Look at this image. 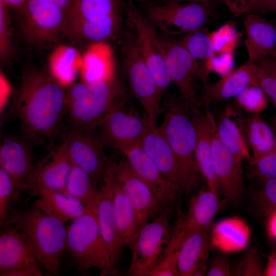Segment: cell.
<instances>
[{
  "instance_id": "41",
  "label": "cell",
  "mask_w": 276,
  "mask_h": 276,
  "mask_svg": "<svg viewBox=\"0 0 276 276\" xmlns=\"http://www.w3.org/2000/svg\"><path fill=\"white\" fill-rule=\"evenodd\" d=\"M259 181L261 186L256 194L257 203L269 216L276 212V178Z\"/></svg>"
},
{
  "instance_id": "10",
  "label": "cell",
  "mask_w": 276,
  "mask_h": 276,
  "mask_svg": "<svg viewBox=\"0 0 276 276\" xmlns=\"http://www.w3.org/2000/svg\"><path fill=\"white\" fill-rule=\"evenodd\" d=\"M210 8L195 3H162L149 6L146 16L167 35H176L202 30Z\"/></svg>"
},
{
  "instance_id": "12",
  "label": "cell",
  "mask_w": 276,
  "mask_h": 276,
  "mask_svg": "<svg viewBox=\"0 0 276 276\" xmlns=\"http://www.w3.org/2000/svg\"><path fill=\"white\" fill-rule=\"evenodd\" d=\"M128 15L133 25L136 44L153 76L162 100L171 81L168 74L160 38L155 27L132 4L128 7Z\"/></svg>"
},
{
  "instance_id": "38",
  "label": "cell",
  "mask_w": 276,
  "mask_h": 276,
  "mask_svg": "<svg viewBox=\"0 0 276 276\" xmlns=\"http://www.w3.org/2000/svg\"><path fill=\"white\" fill-rule=\"evenodd\" d=\"M236 105L249 114H260L268 108V98L259 86L249 85L235 98Z\"/></svg>"
},
{
  "instance_id": "50",
  "label": "cell",
  "mask_w": 276,
  "mask_h": 276,
  "mask_svg": "<svg viewBox=\"0 0 276 276\" xmlns=\"http://www.w3.org/2000/svg\"><path fill=\"white\" fill-rule=\"evenodd\" d=\"M264 275L276 276V253L269 257L267 266L264 271Z\"/></svg>"
},
{
  "instance_id": "6",
  "label": "cell",
  "mask_w": 276,
  "mask_h": 276,
  "mask_svg": "<svg viewBox=\"0 0 276 276\" xmlns=\"http://www.w3.org/2000/svg\"><path fill=\"white\" fill-rule=\"evenodd\" d=\"M121 28L117 0H74L66 33L75 40L93 43L113 38Z\"/></svg>"
},
{
  "instance_id": "33",
  "label": "cell",
  "mask_w": 276,
  "mask_h": 276,
  "mask_svg": "<svg viewBox=\"0 0 276 276\" xmlns=\"http://www.w3.org/2000/svg\"><path fill=\"white\" fill-rule=\"evenodd\" d=\"M81 63L82 56L76 48L68 45L60 46L50 56V75L66 88L75 82Z\"/></svg>"
},
{
  "instance_id": "57",
  "label": "cell",
  "mask_w": 276,
  "mask_h": 276,
  "mask_svg": "<svg viewBox=\"0 0 276 276\" xmlns=\"http://www.w3.org/2000/svg\"><path fill=\"white\" fill-rule=\"evenodd\" d=\"M274 59H275L276 60V58H274Z\"/></svg>"
},
{
  "instance_id": "2",
  "label": "cell",
  "mask_w": 276,
  "mask_h": 276,
  "mask_svg": "<svg viewBox=\"0 0 276 276\" xmlns=\"http://www.w3.org/2000/svg\"><path fill=\"white\" fill-rule=\"evenodd\" d=\"M10 223L21 233L42 268L58 275L66 247L64 223L34 207L11 209L6 225Z\"/></svg>"
},
{
  "instance_id": "31",
  "label": "cell",
  "mask_w": 276,
  "mask_h": 276,
  "mask_svg": "<svg viewBox=\"0 0 276 276\" xmlns=\"http://www.w3.org/2000/svg\"><path fill=\"white\" fill-rule=\"evenodd\" d=\"M113 205L119 235L126 246L131 250L140 226L134 208L117 179L116 173L113 182Z\"/></svg>"
},
{
  "instance_id": "17",
  "label": "cell",
  "mask_w": 276,
  "mask_h": 276,
  "mask_svg": "<svg viewBox=\"0 0 276 276\" xmlns=\"http://www.w3.org/2000/svg\"><path fill=\"white\" fill-rule=\"evenodd\" d=\"M116 162L108 160L100 188L96 213L102 237L115 267L121 260L126 246L121 238L116 221L113 205V182Z\"/></svg>"
},
{
  "instance_id": "56",
  "label": "cell",
  "mask_w": 276,
  "mask_h": 276,
  "mask_svg": "<svg viewBox=\"0 0 276 276\" xmlns=\"http://www.w3.org/2000/svg\"><path fill=\"white\" fill-rule=\"evenodd\" d=\"M131 1H143V0H131Z\"/></svg>"
},
{
  "instance_id": "54",
  "label": "cell",
  "mask_w": 276,
  "mask_h": 276,
  "mask_svg": "<svg viewBox=\"0 0 276 276\" xmlns=\"http://www.w3.org/2000/svg\"><path fill=\"white\" fill-rule=\"evenodd\" d=\"M9 7L12 8L19 11L24 6L27 0H2Z\"/></svg>"
},
{
  "instance_id": "47",
  "label": "cell",
  "mask_w": 276,
  "mask_h": 276,
  "mask_svg": "<svg viewBox=\"0 0 276 276\" xmlns=\"http://www.w3.org/2000/svg\"><path fill=\"white\" fill-rule=\"evenodd\" d=\"M235 16L250 12L259 0H219Z\"/></svg>"
},
{
  "instance_id": "1",
  "label": "cell",
  "mask_w": 276,
  "mask_h": 276,
  "mask_svg": "<svg viewBox=\"0 0 276 276\" xmlns=\"http://www.w3.org/2000/svg\"><path fill=\"white\" fill-rule=\"evenodd\" d=\"M65 88L50 74L33 71L23 75L16 111L31 142L41 144L58 131L66 112Z\"/></svg>"
},
{
  "instance_id": "27",
  "label": "cell",
  "mask_w": 276,
  "mask_h": 276,
  "mask_svg": "<svg viewBox=\"0 0 276 276\" xmlns=\"http://www.w3.org/2000/svg\"><path fill=\"white\" fill-rule=\"evenodd\" d=\"M254 64L246 62L221 76L215 82L205 83L203 100L206 105L235 98L249 85H252L254 75Z\"/></svg>"
},
{
  "instance_id": "30",
  "label": "cell",
  "mask_w": 276,
  "mask_h": 276,
  "mask_svg": "<svg viewBox=\"0 0 276 276\" xmlns=\"http://www.w3.org/2000/svg\"><path fill=\"white\" fill-rule=\"evenodd\" d=\"M250 232L248 225L238 217L219 222L210 234V245L224 252H237L247 246Z\"/></svg>"
},
{
  "instance_id": "20",
  "label": "cell",
  "mask_w": 276,
  "mask_h": 276,
  "mask_svg": "<svg viewBox=\"0 0 276 276\" xmlns=\"http://www.w3.org/2000/svg\"><path fill=\"white\" fill-rule=\"evenodd\" d=\"M0 168L11 177L18 193L30 189L35 170L29 143L15 136L4 138L0 145Z\"/></svg>"
},
{
  "instance_id": "53",
  "label": "cell",
  "mask_w": 276,
  "mask_h": 276,
  "mask_svg": "<svg viewBox=\"0 0 276 276\" xmlns=\"http://www.w3.org/2000/svg\"><path fill=\"white\" fill-rule=\"evenodd\" d=\"M64 9L68 14L73 7L74 0H50Z\"/></svg>"
},
{
  "instance_id": "44",
  "label": "cell",
  "mask_w": 276,
  "mask_h": 276,
  "mask_svg": "<svg viewBox=\"0 0 276 276\" xmlns=\"http://www.w3.org/2000/svg\"><path fill=\"white\" fill-rule=\"evenodd\" d=\"M8 7L0 0V55L2 60L9 55L11 47Z\"/></svg>"
},
{
  "instance_id": "5",
  "label": "cell",
  "mask_w": 276,
  "mask_h": 276,
  "mask_svg": "<svg viewBox=\"0 0 276 276\" xmlns=\"http://www.w3.org/2000/svg\"><path fill=\"white\" fill-rule=\"evenodd\" d=\"M86 207L85 213L67 228L65 251L83 271L97 268L101 275L111 274L114 266L101 234L96 206Z\"/></svg>"
},
{
  "instance_id": "52",
  "label": "cell",
  "mask_w": 276,
  "mask_h": 276,
  "mask_svg": "<svg viewBox=\"0 0 276 276\" xmlns=\"http://www.w3.org/2000/svg\"><path fill=\"white\" fill-rule=\"evenodd\" d=\"M162 3H195L204 5L211 8L212 6V0H160Z\"/></svg>"
},
{
  "instance_id": "16",
  "label": "cell",
  "mask_w": 276,
  "mask_h": 276,
  "mask_svg": "<svg viewBox=\"0 0 276 276\" xmlns=\"http://www.w3.org/2000/svg\"><path fill=\"white\" fill-rule=\"evenodd\" d=\"M120 151L133 172L151 189L162 209H171L181 189L163 175L140 143L126 146Z\"/></svg>"
},
{
  "instance_id": "37",
  "label": "cell",
  "mask_w": 276,
  "mask_h": 276,
  "mask_svg": "<svg viewBox=\"0 0 276 276\" xmlns=\"http://www.w3.org/2000/svg\"><path fill=\"white\" fill-rule=\"evenodd\" d=\"M179 42L197 61L200 60L203 63L216 55L209 34L202 30L186 34Z\"/></svg>"
},
{
  "instance_id": "29",
  "label": "cell",
  "mask_w": 276,
  "mask_h": 276,
  "mask_svg": "<svg viewBox=\"0 0 276 276\" xmlns=\"http://www.w3.org/2000/svg\"><path fill=\"white\" fill-rule=\"evenodd\" d=\"M33 207L65 223L82 216L87 207L82 202L64 192L40 188Z\"/></svg>"
},
{
  "instance_id": "19",
  "label": "cell",
  "mask_w": 276,
  "mask_h": 276,
  "mask_svg": "<svg viewBox=\"0 0 276 276\" xmlns=\"http://www.w3.org/2000/svg\"><path fill=\"white\" fill-rule=\"evenodd\" d=\"M116 176L130 200L140 227L163 210L150 187L131 170L124 157L116 162Z\"/></svg>"
},
{
  "instance_id": "13",
  "label": "cell",
  "mask_w": 276,
  "mask_h": 276,
  "mask_svg": "<svg viewBox=\"0 0 276 276\" xmlns=\"http://www.w3.org/2000/svg\"><path fill=\"white\" fill-rule=\"evenodd\" d=\"M166 64L171 83L181 97L192 107L200 104L196 79L199 78V63L177 41L160 37Z\"/></svg>"
},
{
  "instance_id": "23",
  "label": "cell",
  "mask_w": 276,
  "mask_h": 276,
  "mask_svg": "<svg viewBox=\"0 0 276 276\" xmlns=\"http://www.w3.org/2000/svg\"><path fill=\"white\" fill-rule=\"evenodd\" d=\"M73 166L64 140L35 170L31 188L34 189L36 193L38 189L45 188L65 193Z\"/></svg>"
},
{
  "instance_id": "24",
  "label": "cell",
  "mask_w": 276,
  "mask_h": 276,
  "mask_svg": "<svg viewBox=\"0 0 276 276\" xmlns=\"http://www.w3.org/2000/svg\"><path fill=\"white\" fill-rule=\"evenodd\" d=\"M216 132L242 170L243 162L250 161L251 157L246 135L245 118L236 108L227 106L216 123Z\"/></svg>"
},
{
  "instance_id": "21",
  "label": "cell",
  "mask_w": 276,
  "mask_h": 276,
  "mask_svg": "<svg viewBox=\"0 0 276 276\" xmlns=\"http://www.w3.org/2000/svg\"><path fill=\"white\" fill-rule=\"evenodd\" d=\"M191 116L195 125L197 142L195 158L202 177L208 187L217 193L220 192L214 168L213 137L216 126L215 118L210 110L199 112L198 106L192 107Z\"/></svg>"
},
{
  "instance_id": "51",
  "label": "cell",
  "mask_w": 276,
  "mask_h": 276,
  "mask_svg": "<svg viewBox=\"0 0 276 276\" xmlns=\"http://www.w3.org/2000/svg\"><path fill=\"white\" fill-rule=\"evenodd\" d=\"M268 231L269 236L276 239V212L269 216Z\"/></svg>"
},
{
  "instance_id": "43",
  "label": "cell",
  "mask_w": 276,
  "mask_h": 276,
  "mask_svg": "<svg viewBox=\"0 0 276 276\" xmlns=\"http://www.w3.org/2000/svg\"><path fill=\"white\" fill-rule=\"evenodd\" d=\"M264 271L259 254L254 249L248 250L234 270L237 275L259 276Z\"/></svg>"
},
{
  "instance_id": "45",
  "label": "cell",
  "mask_w": 276,
  "mask_h": 276,
  "mask_svg": "<svg viewBox=\"0 0 276 276\" xmlns=\"http://www.w3.org/2000/svg\"><path fill=\"white\" fill-rule=\"evenodd\" d=\"M178 250L164 256L149 272V276H178Z\"/></svg>"
},
{
  "instance_id": "36",
  "label": "cell",
  "mask_w": 276,
  "mask_h": 276,
  "mask_svg": "<svg viewBox=\"0 0 276 276\" xmlns=\"http://www.w3.org/2000/svg\"><path fill=\"white\" fill-rule=\"evenodd\" d=\"M252 85L260 87L276 107V60L263 58L254 63Z\"/></svg>"
},
{
  "instance_id": "32",
  "label": "cell",
  "mask_w": 276,
  "mask_h": 276,
  "mask_svg": "<svg viewBox=\"0 0 276 276\" xmlns=\"http://www.w3.org/2000/svg\"><path fill=\"white\" fill-rule=\"evenodd\" d=\"M210 229L197 231L188 237L178 249L179 275H194L200 265L206 261L210 245Z\"/></svg>"
},
{
  "instance_id": "26",
  "label": "cell",
  "mask_w": 276,
  "mask_h": 276,
  "mask_svg": "<svg viewBox=\"0 0 276 276\" xmlns=\"http://www.w3.org/2000/svg\"><path fill=\"white\" fill-rule=\"evenodd\" d=\"M163 175L183 190V180L176 156L156 124H152L140 142Z\"/></svg>"
},
{
  "instance_id": "8",
  "label": "cell",
  "mask_w": 276,
  "mask_h": 276,
  "mask_svg": "<svg viewBox=\"0 0 276 276\" xmlns=\"http://www.w3.org/2000/svg\"><path fill=\"white\" fill-rule=\"evenodd\" d=\"M152 124H155L151 123L144 111L137 110L121 97L98 126L103 141L120 150L140 143Z\"/></svg>"
},
{
  "instance_id": "14",
  "label": "cell",
  "mask_w": 276,
  "mask_h": 276,
  "mask_svg": "<svg viewBox=\"0 0 276 276\" xmlns=\"http://www.w3.org/2000/svg\"><path fill=\"white\" fill-rule=\"evenodd\" d=\"M218 195L208 187L191 197L186 214L178 220L172 229L163 257L178 250L193 233L210 228L219 208Z\"/></svg>"
},
{
  "instance_id": "22",
  "label": "cell",
  "mask_w": 276,
  "mask_h": 276,
  "mask_svg": "<svg viewBox=\"0 0 276 276\" xmlns=\"http://www.w3.org/2000/svg\"><path fill=\"white\" fill-rule=\"evenodd\" d=\"M213 158L220 192L228 202L237 203L243 193L242 170L238 167L231 152L218 138L216 128L213 137Z\"/></svg>"
},
{
  "instance_id": "4",
  "label": "cell",
  "mask_w": 276,
  "mask_h": 276,
  "mask_svg": "<svg viewBox=\"0 0 276 276\" xmlns=\"http://www.w3.org/2000/svg\"><path fill=\"white\" fill-rule=\"evenodd\" d=\"M65 88L66 112L78 130L98 126L123 93L116 77L93 83L74 82Z\"/></svg>"
},
{
  "instance_id": "3",
  "label": "cell",
  "mask_w": 276,
  "mask_h": 276,
  "mask_svg": "<svg viewBox=\"0 0 276 276\" xmlns=\"http://www.w3.org/2000/svg\"><path fill=\"white\" fill-rule=\"evenodd\" d=\"M191 106L181 97L170 96L161 105L163 120L158 129L173 150L189 192L198 184L201 173L195 158L197 132Z\"/></svg>"
},
{
  "instance_id": "48",
  "label": "cell",
  "mask_w": 276,
  "mask_h": 276,
  "mask_svg": "<svg viewBox=\"0 0 276 276\" xmlns=\"http://www.w3.org/2000/svg\"><path fill=\"white\" fill-rule=\"evenodd\" d=\"M12 92L11 85L6 77L1 73L0 76V113L2 114L8 104Z\"/></svg>"
},
{
  "instance_id": "55",
  "label": "cell",
  "mask_w": 276,
  "mask_h": 276,
  "mask_svg": "<svg viewBox=\"0 0 276 276\" xmlns=\"http://www.w3.org/2000/svg\"><path fill=\"white\" fill-rule=\"evenodd\" d=\"M270 126L276 136V114L271 119Z\"/></svg>"
},
{
  "instance_id": "28",
  "label": "cell",
  "mask_w": 276,
  "mask_h": 276,
  "mask_svg": "<svg viewBox=\"0 0 276 276\" xmlns=\"http://www.w3.org/2000/svg\"><path fill=\"white\" fill-rule=\"evenodd\" d=\"M81 81L93 83L116 77L113 51L106 42L91 43L82 56Z\"/></svg>"
},
{
  "instance_id": "40",
  "label": "cell",
  "mask_w": 276,
  "mask_h": 276,
  "mask_svg": "<svg viewBox=\"0 0 276 276\" xmlns=\"http://www.w3.org/2000/svg\"><path fill=\"white\" fill-rule=\"evenodd\" d=\"M210 37L216 53H232L238 40L237 32L234 26L226 24L211 34Z\"/></svg>"
},
{
  "instance_id": "25",
  "label": "cell",
  "mask_w": 276,
  "mask_h": 276,
  "mask_svg": "<svg viewBox=\"0 0 276 276\" xmlns=\"http://www.w3.org/2000/svg\"><path fill=\"white\" fill-rule=\"evenodd\" d=\"M246 33L247 63L254 64L266 58H276V27L260 15L250 13L243 21Z\"/></svg>"
},
{
  "instance_id": "11",
  "label": "cell",
  "mask_w": 276,
  "mask_h": 276,
  "mask_svg": "<svg viewBox=\"0 0 276 276\" xmlns=\"http://www.w3.org/2000/svg\"><path fill=\"white\" fill-rule=\"evenodd\" d=\"M19 12L22 31L32 43L51 41L66 31L68 14L50 0H27Z\"/></svg>"
},
{
  "instance_id": "42",
  "label": "cell",
  "mask_w": 276,
  "mask_h": 276,
  "mask_svg": "<svg viewBox=\"0 0 276 276\" xmlns=\"http://www.w3.org/2000/svg\"><path fill=\"white\" fill-rule=\"evenodd\" d=\"M249 163L252 177L259 180L276 178V149Z\"/></svg>"
},
{
  "instance_id": "34",
  "label": "cell",
  "mask_w": 276,
  "mask_h": 276,
  "mask_svg": "<svg viewBox=\"0 0 276 276\" xmlns=\"http://www.w3.org/2000/svg\"><path fill=\"white\" fill-rule=\"evenodd\" d=\"M245 131L252 153L250 161L256 160L276 149V136L271 126L259 114H249L245 118Z\"/></svg>"
},
{
  "instance_id": "39",
  "label": "cell",
  "mask_w": 276,
  "mask_h": 276,
  "mask_svg": "<svg viewBox=\"0 0 276 276\" xmlns=\"http://www.w3.org/2000/svg\"><path fill=\"white\" fill-rule=\"evenodd\" d=\"M18 195L15 184L11 177L0 168V225L6 226L10 205L14 198Z\"/></svg>"
},
{
  "instance_id": "49",
  "label": "cell",
  "mask_w": 276,
  "mask_h": 276,
  "mask_svg": "<svg viewBox=\"0 0 276 276\" xmlns=\"http://www.w3.org/2000/svg\"><path fill=\"white\" fill-rule=\"evenodd\" d=\"M250 12L259 15L276 12V0H259Z\"/></svg>"
},
{
  "instance_id": "7",
  "label": "cell",
  "mask_w": 276,
  "mask_h": 276,
  "mask_svg": "<svg viewBox=\"0 0 276 276\" xmlns=\"http://www.w3.org/2000/svg\"><path fill=\"white\" fill-rule=\"evenodd\" d=\"M171 209L163 210L140 228L132 249L129 268L131 275H148L162 258L170 239Z\"/></svg>"
},
{
  "instance_id": "18",
  "label": "cell",
  "mask_w": 276,
  "mask_h": 276,
  "mask_svg": "<svg viewBox=\"0 0 276 276\" xmlns=\"http://www.w3.org/2000/svg\"><path fill=\"white\" fill-rule=\"evenodd\" d=\"M88 131L75 130L64 140L74 164L87 172L97 183L102 181L108 160L103 142Z\"/></svg>"
},
{
  "instance_id": "35",
  "label": "cell",
  "mask_w": 276,
  "mask_h": 276,
  "mask_svg": "<svg viewBox=\"0 0 276 276\" xmlns=\"http://www.w3.org/2000/svg\"><path fill=\"white\" fill-rule=\"evenodd\" d=\"M66 194L78 199L85 205L96 206L100 189L91 176L74 164L67 182Z\"/></svg>"
},
{
  "instance_id": "9",
  "label": "cell",
  "mask_w": 276,
  "mask_h": 276,
  "mask_svg": "<svg viewBox=\"0 0 276 276\" xmlns=\"http://www.w3.org/2000/svg\"><path fill=\"white\" fill-rule=\"evenodd\" d=\"M124 55V70L130 90L151 123L156 124L162 100L153 76L142 57L134 38L126 42Z\"/></svg>"
},
{
  "instance_id": "46",
  "label": "cell",
  "mask_w": 276,
  "mask_h": 276,
  "mask_svg": "<svg viewBox=\"0 0 276 276\" xmlns=\"http://www.w3.org/2000/svg\"><path fill=\"white\" fill-rule=\"evenodd\" d=\"M206 275L208 276H228L231 269L227 259L223 256L215 258L208 268Z\"/></svg>"
},
{
  "instance_id": "15",
  "label": "cell",
  "mask_w": 276,
  "mask_h": 276,
  "mask_svg": "<svg viewBox=\"0 0 276 276\" xmlns=\"http://www.w3.org/2000/svg\"><path fill=\"white\" fill-rule=\"evenodd\" d=\"M42 269L18 229L7 226L1 232V276H42Z\"/></svg>"
}]
</instances>
